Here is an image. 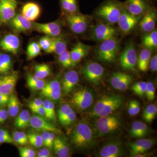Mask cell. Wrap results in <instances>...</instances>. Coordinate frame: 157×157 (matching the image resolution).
<instances>
[{
    "label": "cell",
    "instance_id": "cell-51",
    "mask_svg": "<svg viewBox=\"0 0 157 157\" xmlns=\"http://www.w3.org/2000/svg\"><path fill=\"white\" fill-rule=\"evenodd\" d=\"M54 103L51 101L49 105V120L56 122V115Z\"/></svg>",
    "mask_w": 157,
    "mask_h": 157
},
{
    "label": "cell",
    "instance_id": "cell-41",
    "mask_svg": "<svg viewBox=\"0 0 157 157\" xmlns=\"http://www.w3.org/2000/svg\"><path fill=\"white\" fill-rule=\"evenodd\" d=\"M73 111V108L69 104H64L62 105L58 112V116L60 123L65 118L67 117Z\"/></svg>",
    "mask_w": 157,
    "mask_h": 157
},
{
    "label": "cell",
    "instance_id": "cell-9",
    "mask_svg": "<svg viewBox=\"0 0 157 157\" xmlns=\"http://www.w3.org/2000/svg\"><path fill=\"white\" fill-rule=\"evenodd\" d=\"M67 19L70 29L75 33L82 34L87 29L88 20L84 14L76 12L70 14Z\"/></svg>",
    "mask_w": 157,
    "mask_h": 157
},
{
    "label": "cell",
    "instance_id": "cell-50",
    "mask_svg": "<svg viewBox=\"0 0 157 157\" xmlns=\"http://www.w3.org/2000/svg\"><path fill=\"white\" fill-rule=\"evenodd\" d=\"M45 83L43 79H39L33 83L29 85L28 86L34 90H42L44 88Z\"/></svg>",
    "mask_w": 157,
    "mask_h": 157
},
{
    "label": "cell",
    "instance_id": "cell-56",
    "mask_svg": "<svg viewBox=\"0 0 157 157\" xmlns=\"http://www.w3.org/2000/svg\"><path fill=\"white\" fill-rule=\"evenodd\" d=\"M51 101L48 99H45L43 101V106L45 112V117L47 119L49 120V105Z\"/></svg>",
    "mask_w": 157,
    "mask_h": 157
},
{
    "label": "cell",
    "instance_id": "cell-40",
    "mask_svg": "<svg viewBox=\"0 0 157 157\" xmlns=\"http://www.w3.org/2000/svg\"><path fill=\"white\" fill-rule=\"evenodd\" d=\"M27 135L29 142L34 147L40 148L43 146V141L41 135L36 133H30Z\"/></svg>",
    "mask_w": 157,
    "mask_h": 157
},
{
    "label": "cell",
    "instance_id": "cell-32",
    "mask_svg": "<svg viewBox=\"0 0 157 157\" xmlns=\"http://www.w3.org/2000/svg\"><path fill=\"white\" fill-rule=\"evenodd\" d=\"M19 100L15 94L11 95L9 97L8 104V113L9 115L11 117L16 116L20 109Z\"/></svg>",
    "mask_w": 157,
    "mask_h": 157
},
{
    "label": "cell",
    "instance_id": "cell-37",
    "mask_svg": "<svg viewBox=\"0 0 157 157\" xmlns=\"http://www.w3.org/2000/svg\"><path fill=\"white\" fill-rule=\"evenodd\" d=\"M157 108L155 104L149 105L144 110L143 119L147 123H151L157 114Z\"/></svg>",
    "mask_w": 157,
    "mask_h": 157
},
{
    "label": "cell",
    "instance_id": "cell-57",
    "mask_svg": "<svg viewBox=\"0 0 157 157\" xmlns=\"http://www.w3.org/2000/svg\"><path fill=\"white\" fill-rule=\"evenodd\" d=\"M32 112L34 113H36L37 115L40 116H45V112L43 106L38 107H34V108H30Z\"/></svg>",
    "mask_w": 157,
    "mask_h": 157
},
{
    "label": "cell",
    "instance_id": "cell-14",
    "mask_svg": "<svg viewBox=\"0 0 157 157\" xmlns=\"http://www.w3.org/2000/svg\"><path fill=\"white\" fill-rule=\"evenodd\" d=\"M31 126L36 130L42 132H53L56 134H60L61 131L57 128L54 125L42 116L36 115L31 117Z\"/></svg>",
    "mask_w": 157,
    "mask_h": 157
},
{
    "label": "cell",
    "instance_id": "cell-49",
    "mask_svg": "<svg viewBox=\"0 0 157 157\" xmlns=\"http://www.w3.org/2000/svg\"><path fill=\"white\" fill-rule=\"evenodd\" d=\"M76 119V114L74 110L67 117L61 122L60 123L63 126H68L73 123Z\"/></svg>",
    "mask_w": 157,
    "mask_h": 157
},
{
    "label": "cell",
    "instance_id": "cell-18",
    "mask_svg": "<svg viewBox=\"0 0 157 157\" xmlns=\"http://www.w3.org/2000/svg\"><path fill=\"white\" fill-rule=\"evenodd\" d=\"M33 27L38 32L45 34L51 37L59 36L61 33L62 29L59 23L52 22L47 23H33Z\"/></svg>",
    "mask_w": 157,
    "mask_h": 157
},
{
    "label": "cell",
    "instance_id": "cell-42",
    "mask_svg": "<svg viewBox=\"0 0 157 157\" xmlns=\"http://www.w3.org/2000/svg\"><path fill=\"white\" fill-rule=\"evenodd\" d=\"M55 90H62L61 86L59 81L58 79H54L45 83L44 88L41 90V91Z\"/></svg>",
    "mask_w": 157,
    "mask_h": 157
},
{
    "label": "cell",
    "instance_id": "cell-25",
    "mask_svg": "<svg viewBox=\"0 0 157 157\" xmlns=\"http://www.w3.org/2000/svg\"><path fill=\"white\" fill-rule=\"evenodd\" d=\"M41 14V9L39 5L33 2L26 3L23 6L22 14L30 21H34Z\"/></svg>",
    "mask_w": 157,
    "mask_h": 157
},
{
    "label": "cell",
    "instance_id": "cell-7",
    "mask_svg": "<svg viewBox=\"0 0 157 157\" xmlns=\"http://www.w3.org/2000/svg\"><path fill=\"white\" fill-rule=\"evenodd\" d=\"M137 55L135 44L130 42L127 45L119 57V62L123 70L136 71Z\"/></svg>",
    "mask_w": 157,
    "mask_h": 157
},
{
    "label": "cell",
    "instance_id": "cell-26",
    "mask_svg": "<svg viewBox=\"0 0 157 157\" xmlns=\"http://www.w3.org/2000/svg\"><path fill=\"white\" fill-rule=\"evenodd\" d=\"M90 47L81 42H78L70 52V56L76 64L88 53Z\"/></svg>",
    "mask_w": 157,
    "mask_h": 157
},
{
    "label": "cell",
    "instance_id": "cell-31",
    "mask_svg": "<svg viewBox=\"0 0 157 157\" xmlns=\"http://www.w3.org/2000/svg\"><path fill=\"white\" fill-rule=\"evenodd\" d=\"M31 118V115L28 110L24 109L15 118L14 125L18 129H25L30 124Z\"/></svg>",
    "mask_w": 157,
    "mask_h": 157
},
{
    "label": "cell",
    "instance_id": "cell-58",
    "mask_svg": "<svg viewBox=\"0 0 157 157\" xmlns=\"http://www.w3.org/2000/svg\"><path fill=\"white\" fill-rule=\"evenodd\" d=\"M49 132H43L41 134L43 146L48 148V140H49Z\"/></svg>",
    "mask_w": 157,
    "mask_h": 157
},
{
    "label": "cell",
    "instance_id": "cell-30",
    "mask_svg": "<svg viewBox=\"0 0 157 157\" xmlns=\"http://www.w3.org/2000/svg\"><path fill=\"white\" fill-rule=\"evenodd\" d=\"M142 44L144 48L151 50L157 47V31L156 29L150 33H146L142 38Z\"/></svg>",
    "mask_w": 157,
    "mask_h": 157
},
{
    "label": "cell",
    "instance_id": "cell-12",
    "mask_svg": "<svg viewBox=\"0 0 157 157\" xmlns=\"http://www.w3.org/2000/svg\"><path fill=\"white\" fill-rule=\"evenodd\" d=\"M123 144L119 141L108 142L99 150L97 156L99 157H119L124 155Z\"/></svg>",
    "mask_w": 157,
    "mask_h": 157
},
{
    "label": "cell",
    "instance_id": "cell-2",
    "mask_svg": "<svg viewBox=\"0 0 157 157\" xmlns=\"http://www.w3.org/2000/svg\"><path fill=\"white\" fill-rule=\"evenodd\" d=\"M123 99L120 96L110 95L100 98L90 113L92 117H100L110 115L121 107Z\"/></svg>",
    "mask_w": 157,
    "mask_h": 157
},
{
    "label": "cell",
    "instance_id": "cell-60",
    "mask_svg": "<svg viewBox=\"0 0 157 157\" xmlns=\"http://www.w3.org/2000/svg\"><path fill=\"white\" fill-rule=\"evenodd\" d=\"M9 114L8 111L4 109H0V124L4 122L7 119Z\"/></svg>",
    "mask_w": 157,
    "mask_h": 157
},
{
    "label": "cell",
    "instance_id": "cell-43",
    "mask_svg": "<svg viewBox=\"0 0 157 157\" xmlns=\"http://www.w3.org/2000/svg\"><path fill=\"white\" fill-rule=\"evenodd\" d=\"M140 105L139 102L135 100L130 101L128 108L129 115L134 116L138 114L140 111Z\"/></svg>",
    "mask_w": 157,
    "mask_h": 157
},
{
    "label": "cell",
    "instance_id": "cell-38",
    "mask_svg": "<svg viewBox=\"0 0 157 157\" xmlns=\"http://www.w3.org/2000/svg\"><path fill=\"white\" fill-rule=\"evenodd\" d=\"M41 48L39 43L33 42L29 44L27 50V55L29 60L32 59L38 56L41 52Z\"/></svg>",
    "mask_w": 157,
    "mask_h": 157
},
{
    "label": "cell",
    "instance_id": "cell-6",
    "mask_svg": "<svg viewBox=\"0 0 157 157\" xmlns=\"http://www.w3.org/2000/svg\"><path fill=\"white\" fill-rule=\"evenodd\" d=\"M92 92L86 88L80 89L73 93L70 103L79 111H83L89 108L94 101Z\"/></svg>",
    "mask_w": 157,
    "mask_h": 157
},
{
    "label": "cell",
    "instance_id": "cell-16",
    "mask_svg": "<svg viewBox=\"0 0 157 157\" xmlns=\"http://www.w3.org/2000/svg\"><path fill=\"white\" fill-rule=\"evenodd\" d=\"M155 142V139L140 138L135 142L129 143L130 155L134 157L137 155L144 153L150 149Z\"/></svg>",
    "mask_w": 157,
    "mask_h": 157
},
{
    "label": "cell",
    "instance_id": "cell-29",
    "mask_svg": "<svg viewBox=\"0 0 157 157\" xmlns=\"http://www.w3.org/2000/svg\"><path fill=\"white\" fill-rule=\"evenodd\" d=\"M151 54V50L147 48H144L140 51L137 59V67L140 71L145 72L148 70Z\"/></svg>",
    "mask_w": 157,
    "mask_h": 157
},
{
    "label": "cell",
    "instance_id": "cell-1",
    "mask_svg": "<svg viewBox=\"0 0 157 157\" xmlns=\"http://www.w3.org/2000/svg\"><path fill=\"white\" fill-rule=\"evenodd\" d=\"M70 140L73 146L77 149H89L95 144V133L89 124L86 121H81L72 130Z\"/></svg>",
    "mask_w": 157,
    "mask_h": 157
},
{
    "label": "cell",
    "instance_id": "cell-35",
    "mask_svg": "<svg viewBox=\"0 0 157 157\" xmlns=\"http://www.w3.org/2000/svg\"><path fill=\"white\" fill-rule=\"evenodd\" d=\"M35 75L39 79H44L50 75L51 70L49 66L46 64L35 65Z\"/></svg>",
    "mask_w": 157,
    "mask_h": 157
},
{
    "label": "cell",
    "instance_id": "cell-48",
    "mask_svg": "<svg viewBox=\"0 0 157 157\" xmlns=\"http://www.w3.org/2000/svg\"><path fill=\"white\" fill-rule=\"evenodd\" d=\"M0 141L1 143H13L14 140L6 130L0 129Z\"/></svg>",
    "mask_w": 157,
    "mask_h": 157
},
{
    "label": "cell",
    "instance_id": "cell-22",
    "mask_svg": "<svg viewBox=\"0 0 157 157\" xmlns=\"http://www.w3.org/2000/svg\"><path fill=\"white\" fill-rule=\"evenodd\" d=\"M139 24L140 29L144 33H150L155 29L156 13L153 9H147Z\"/></svg>",
    "mask_w": 157,
    "mask_h": 157
},
{
    "label": "cell",
    "instance_id": "cell-28",
    "mask_svg": "<svg viewBox=\"0 0 157 157\" xmlns=\"http://www.w3.org/2000/svg\"><path fill=\"white\" fill-rule=\"evenodd\" d=\"M67 43L62 37L60 36L52 37L51 44L49 49L46 52L55 53L59 55L67 50Z\"/></svg>",
    "mask_w": 157,
    "mask_h": 157
},
{
    "label": "cell",
    "instance_id": "cell-59",
    "mask_svg": "<svg viewBox=\"0 0 157 157\" xmlns=\"http://www.w3.org/2000/svg\"><path fill=\"white\" fill-rule=\"evenodd\" d=\"M9 95L0 94V106H6L8 104L9 100Z\"/></svg>",
    "mask_w": 157,
    "mask_h": 157
},
{
    "label": "cell",
    "instance_id": "cell-4",
    "mask_svg": "<svg viewBox=\"0 0 157 157\" xmlns=\"http://www.w3.org/2000/svg\"><path fill=\"white\" fill-rule=\"evenodd\" d=\"M123 8V4L115 0H109L101 5L96 11V14L110 24L117 23Z\"/></svg>",
    "mask_w": 157,
    "mask_h": 157
},
{
    "label": "cell",
    "instance_id": "cell-15",
    "mask_svg": "<svg viewBox=\"0 0 157 157\" xmlns=\"http://www.w3.org/2000/svg\"><path fill=\"white\" fill-rule=\"evenodd\" d=\"M133 80V77L130 74L120 72L113 73L110 78V83L113 87L119 91L126 90Z\"/></svg>",
    "mask_w": 157,
    "mask_h": 157
},
{
    "label": "cell",
    "instance_id": "cell-17",
    "mask_svg": "<svg viewBox=\"0 0 157 157\" xmlns=\"http://www.w3.org/2000/svg\"><path fill=\"white\" fill-rule=\"evenodd\" d=\"M79 81V76L75 70H70L65 73L62 81L61 90L65 95L73 91Z\"/></svg>",
    "mask_w": 157,
    "mask_h": 157
},
{
    "label": "cell",
    "instance_id": "cell-3",
    "mask_svg": "<svg viewBox=\"0 0 157 157\" xmlns=\"http://www.w3.org/2000/svg\"><path fill=\"white\" fill-rule=\"evenodd\" d=\"M122 122L118 116L110 115L100 117L96 123L97 134L103 137L115 134L120 132Z\"/></svg>",
    "mask_w": 157,
    "mask_h": 157
},
{
    "label": "cell",
    "instance_id": "cell-23",
    "mask_svg": "<svg viewBox=\"0 0 157 157\" xmlns=\"http://www.w3.org/2000/svg\"><path fill=\"white\" fill-rule=\"evenodd\" d=\"M9 23L12 28L17 32H27L33 26V24L30 21L21 14L15 15L9 21Z\"/></svg>",
    "mask_w": 157,
    "mask_h": 157
},
{
    "label": "cell",
    "instance_id": "cell-27",
    "mask_svg": "<svg viewBox=\"0 0 157 157\" xmlns=\"http://www.w3.org/2000/svg\"><path fill=\"white\" fill-rule=\"evenodd\" d=\"M53 149L59 157H68L70 156V149L66 141L60 137H55Z\"/></svg>",
    "mask_w": 157,
    "mask_h": 157
},
{
    "label": "cell",
    "instance_id": "cell-47",
    "mask_svg": "<svg viewBox=\"0 0 157 157\" xmlns=\"http://www.w3.org/2000/svg\"><path fill=\"white\" fill-rule=\"evenodd\" d=\"M52 42V37L46 36L43 37L39 40V44L41 49H43L45 52L49 49Z\"/></svg>",
    "mask_w": 157,
    "mask_h": 157
},
{
    "label": "cell",
    "instance_id": "cell-39",
    "mask_svg": "<svg viewBox=\"0 0 157 157\" xmlns=\"http://www.w3.org/2000/svg\"><path fill=\"white\" fill-rule=\"evenodd\" d=\"M147 87V82L139 81L135 83L132 88L134 93L140 97H143L145 94Z\"/></svg>",
    "mask_w": 157,
    "mask_h": 157
},
{
    "label": "cell",
    "instance_id": "cell-24",
    "mask_svg": "<svg viewBox=\"0 0 157 157\" xmlns=\"http://www.w3.org/2000/svg\"><path fill=\"white\" fill-rule=\"evenodd\" d=\"M150 132V129L146 124L140 121H135L132 123L129 133L130 137L140 139L147 136Z\"/></svg>",
    "mask_w": 157,
    "mask_h": 157
},
{
    "label": "cell",
    "instance_id": "cell-8",
    "mask_svg": "<svg viewBox=\"0 0 157 157\" xmlns=\"http://www.w3.org/2000/svg\"><path fill=\"white\" fill-rule=\"evenodd\" d=\"M82 72L86 80L91 83L96 85L99 84L102 80L105 70L100 64L92 62L86 65Z\"/></svg>",
    "mask_w": 157,
    "mask_h": 157
},
{
    "label": "cell",
    "instance_id": "cell-5",
    "mask_svg": "<svg viewBox=\"0 0 157 157\" xmlns=\"http://www.w3.org/2000/svg\"><path fill=\"white\" fill-rule=\"evenodd\" d=\"M119 42L116 38L103 41L97 50L98 59L105 63L114 62L119 51Z\"/></svg>",
    "mask_w": 157,
    "mask_h": 157
},
{
    "label": "cell",
    "instance_id": "cell-46",
    "mask_svg": "<svg viewBox=\"0 0 157 157\" xmlns=\"http://www.w3.org/2000/svg\"><path fill=\"white\" fill-rule=\"evenodd\" d=\"M20 155L21 157H34L36 156V151L33 149L25 147H18Z\"/></svg>",
    "mask_w": 157,
    "mask_h": 157
},
{
    "label": "cell",
    "instance_id": "cell-44",
    "mask_svg": "<svg viewBox=\"0 0 157 157\" xmlns=\"http://www.w3.org/2000/svg\"><path fill=\"white\" fill-rule=\"evenodd\" d=\"M61 91L58 90H55L46 91H41V94L44 97L48 99L53 101H57L61 96Z\"/></svg>",
    "mask_w": 157,
    "mask_h": 157
},
{
    "label": "cell",
    "instance_id": "cell-13",
    "mask_svg": "<svg viewBox=\"0 0 157 157\" xmlns=\"http://www.w3.org/2000/svg\"><path fill=\"white\" fill-rule=\"evenodd\" d=\"M17 0H0V24L10 21L15 16Z\"/></svg>",
    "mask_w": 157,
    "mask_h": 157
},
{
    "label": "cell",
    "instance_id": "cell-54",
    "mask_svg": "<svg viewBox=\"0 0 157 157\" xmlns=\"http://www.w3.org/2000/svg\"><path fill=\"white\" fill-rule=\"evenodd\" d=\"M43 101L40 98H36L29 103V107L31 108L42 107L43 105Z\"/></svg>",
    "mask_w": 157,
    "mask_h": 157
},
{
    "label": "cell",
    "instance_id": "cell-20",
    "mask_svg": "<svg viewBox=\"0 0 157 157\" xmlns=\"http://www.w3.org/2000/svg\"><path fill=\"white\" fill-rule=\"evenodd\" d=\"M124 7L130 14L136 16H140L147 9V4L144 0H126Z\"/></svg>",
    "mask_w": 157,
    "mask_h": 157
},
{
    "label": "cell",
    "instance_id": "cell-55",
    "mask_svg": "<svg viewBox=\"0 0 157 157\" xmlns=\"http://www.w3.org/2000/svg\"><path fill=\"white\" fill-rule=\"evenodd\" d=\"M19 139L22 141L23 146L27 145L29 143V139L28 135L23 132H15Z\"/></svg>",
    "mask_w": 157,
    "mask_h": 157
},
{
    "label": "cell",
    "instance_id": "cell-53",
    "mask_svg": "<svg viewBox=\"0 0 157 157\" xmlns=\"http://www.w3.org/2000/svg\"><path fill=\"white\" fill-rule=\"evenodd\" d=\"M151 70L153 72H156L157 70V54L155 55L152 57L151 58L150 61L149 65Z\"/></svg>",
    "mask_w": 157,
    "mask_h": 157
},
{
    "label": "cell",
    "instance_id": "cell-61",
    "mask_svg": "<svg viewBox=\"0 0 157 157\" xmlns=\"http://www.w3.org/2000/svg\"><path fill=\"white\" fill-rule=\"evenodd\" d=\"M39 78H38L35 75H32L31 74H29L27 77V84L29 85L32 84L33 83L35 82Z\"/></svg>",
    "mask_w": 157,
    "mask_h": 157
},
{
    "label": "cell",
    "instance_id": "cell-34",
    "mask_svg": "<svg viewBox=\"0 0 157 157\" xmlns=\"http://www.w3.org/2000/svg\"><path fill=\"white\" fill-rule=\"evenodd\" d=\"M12 67V61L10 56L7 54L0 53V73L9 72Z\"/></svg>",
    "mask_w": 157,
    "mask_h": 157
},
{
    "label": "cell",
    "instance_id": "cell-52",
    "mask_svg": "<svg viewBox=\"0 0 157 157\" xmlns=\"http://www.w3.org/2000/svg\"><path fill=\"white\" fill-rule=\"evenodd\" d=\"M37 157H52L51 152L50 150L45 147L39 150L37 154Z\"/></svg>",
    "mask_w": 157,
    "mask_h": 157
},
{
    "label": "cell",
    "instance_id": "cell-19",
    "mask_svg": "<svg viewBox=\"0 0 157 157\" xmlns=\"http://www.w3.org/2000/svg\"><path fill=\"white\" fill-rule=\"evenodd\" d=\"M20 42L19 38L13 34H8L0 41V47L8 52L16 54L19 51Z\"/></svg>",
    "mask_w": 157,
    "mask_h": 157
},
{
    "label": "cell",
    "instance_id": "cell-10",
    "mask_svg": "<svg viewBox=\"0 0 157 157\" xmlns=\"http://www.w3.org/2000/svg\"><path fill=\"white\" fill-rule=\"evenodd\" d=\"M117 33L116 29L112 26L104 24H99L93 29L91 36L96 41L102 42L116 38Z\"/></svg>",
    "mask_w": 157,
    "mask_h": 157
},
{
    "label": "cell",
    "instance_id": "cell-33",
    "mask_svg": "<svg viewBox=\"0 0 157 157\" xmlns=\"http://www.w3.org/2000/svg\"><path fill=\"white\" fill-rule=\"evenodd\" d=\"M62 9L68 14L76 13L78 11L77 0H59Z\"/></svg>",
    "mask_w": 157,
    "mask_h": 157
},
{
    "label": "cell",
    "instance_id": "cell-45",
    "mask_svg": "<svg viewBox=\"0 0 157 157\" xmlns=\"http://www.w3.org/2000/svg\"><path fill=\"white\" fill-rule=\"evenodd\" d=\"M147 98L149 101H153L155 99V89L153 83L150 81L147 82L146 93Z\"/></svg>",
    "mask_w": 157,
    "mask_h": 157
},
{
    "label": "cell",
    "instance_id": "cell-36",
    "mask_svg": "<svg viewBox=\"0 0 157 157\" xmlns=\"http://www.w3.org/2000/svg\"><path fill=\"white\" fill-rule=\"evenodd\" d=\"M58 60L60 63L64 68L72 67L76 66L70 56V52L66 50L59 55Z\"/></svg>",
    "mask_w": 157,
    "mask_h": 157
},
{
    "label": "cell",
    "instance_id": "cell-21",
    "mask_svg": "<svg viewBox=\"0 0 157 157\" xmlns=\"http://www.w3.org/2000/svg\"><path fill=\"white\" fill-rule=\"evenodd\" d=\"M18 76L16 73L0 77V94L9 95L14 90Z\"/></svg>",
    "mask_w": 157,
    "mask_h": 157
},
{
    "label": "cell",
    "instance_id": "cell-11",
    "mask_svg": "<svg viewBox=\"0 0 157 157\" xmlns=\"http://www.w3.org/2000/svg\"><path fill=\"white\" fill-rule=\"evenodd\" d=\"M140 16H136L130 14L123 8L117 23L119 28L124 33H128L132 30L139 22Z\"/></svg>",
    "mask_w": 157,
    "mask_h": 157
}]
</instances>
